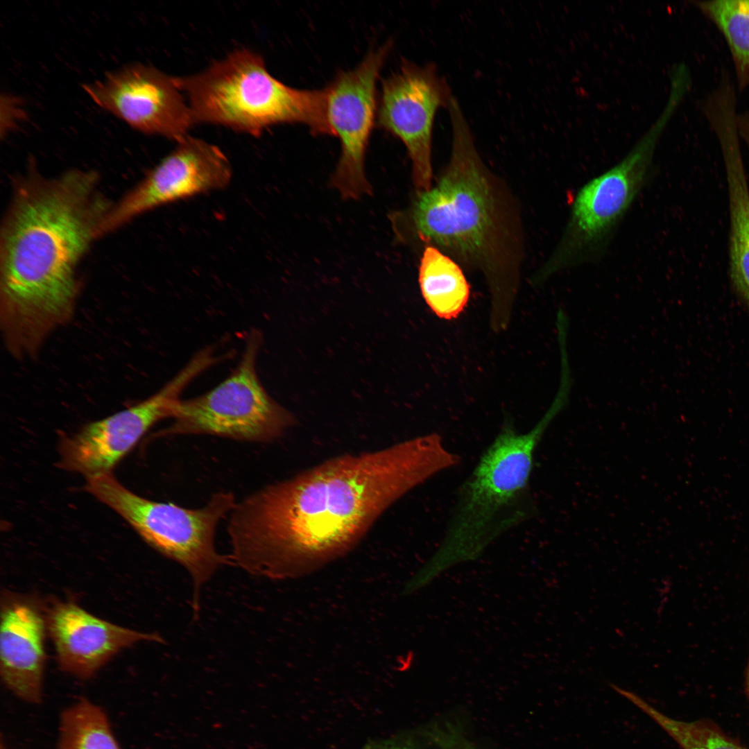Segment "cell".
I'll return each mask as SVG.
<instances>
[{
  "label": "cell",
  "mask_w": 749,
  "mask_h": 749,
  "mask_svg": "<svg viewBox=\"0 0 749 749\" xmlns=\"http://www.w3.org/2000/svg\"><path fill=\"white\" fill-rule=\"evenodd\" d=\"M437 433L335 456L236 503L230 513L233 565L286 579L350 551L406 493L456 465Z\"/></svg>",
  "instance_id": "6da1fadb"
},
{
  "label": "cell",
  "mask_w": 749,
  "mask_h": 749,
  "mask_svg": "<svg viewBox=\"0 0 749 749\" xmlns=\"http://www.w3.org/2000/svg\"><path fill=\"white\" fill-rule=\"evenodd\" d=\"M112 205L88 170H32L15 182L1 228L0 320L16 358L34 355L71 318L78 266Z\"/></svg>",
  "instance_id": "7a4b0ae2"
},
{
  "label": "cell",
  "mask_w": 749,
  "mask_h": 749,
  "mask_svg": "<svg viewBox=\"0 0 749 749\" xmlns=\"http://www.w3.org/2000/svg\"><path fill=\"white\" fill-rule=\"evenodd\" d=\"M448 109L452 127L449 161L438 182L417 193L411 221L427 246L482 272L492 294V321L505 324L518 284V229L455 98Z\"/></svg>",
  "instance_id": "3957f363"
},
{
  "label": "cell",
  "mask_w": 749,
  "mask_h": 749,
  "mask_svg": "<svg viewBox=\"0 0 749 749\" xmlns=\"http://www.w3.org/2000/svg\"><path fill=\"white\" fill-rule=\"evenodd\" d=\"M564 410L553 401L526 433L502 427L462 485L444 537L417 577L426 585L459 563L478 559L499 537L531 517L534 454L549 425Z\"/></svg>",
  "instance_id": "277c9868"
},
{
  "label": "cell",
  "mask_w": 749,
  "mask_h": 749,
  "mask_svg": "<svg viewBox=\"0 0 749 749\" xmlns=\"http://www.w3.org/2000/svg\"><path fill=\"white\" fill-rule=\"evenodd\" d=\"M174 79L189 99L194 123L223 125L255 137L273 125L302 123L315 135H332L326 88L286 85L252 51L235 50L203 71Z\"/></svg>",
  "instance_id": "5b68a950"
},
{
  "label": "cell",
  "mask_w": 749,
  "mask_h": 749,
  "mask_svg": "<svg viewBox=\"0 0 749 749\" xmlns=\"http://www.w3.org/2000/svg\"><path fill=\"white\" fill-rule=\"evenodd\" d=\"M85 489L120 515L153 548L179 563L193 582L192 607L199 610L203 585L223 565L232 564L219 553L214 537L219 522L236 504L231 492L213 494L200 508L143 498L123 487L111 472L87 478Z\"/></svg>",
  "instance_id": "8992f818"
},
{
  "label": "cell",
  "mask_w": 749,
  "mask_h": 749,
  "mask_svg": "<svg viewBox=\"0 0 749 749\" xmlns=\"http://www.w3.org/2000/svg\"><path fill=\"white\" fill-rule=\"evenodd\" d=\"M674 112L673 107L665 106L650 129L619 162L578 190L561 239L537 273V281L594 261L604 254L649 178L659 138Z\"/></svg>",
  "instance_id": "52a82bcc"
},
{
  "label": "cell",
  "mask_w": 749,
  "mask_h": 749,
  "mask_svg": "<svg viewBox=\"0 0 749 749\" xmlns=\"http://www.w3.org/2000/svg\"><path fill=\"white\" fill-rule=\"evenodd\" d=\"M261 343V332L252 329L232 372L208 392L180 399L174 406L171 424L160 436L205 434L257 442L282 436L295 420L270 396L258 377Z\"/></svg>",
  "instance_id": "ba28073f"
},
{
  "label": "cell",
  "mask_w": 749,
  "mask_h": 749,
  "mask_svg": "<svg viewBox=\"0 0 749 749\" xmlns=\"http://www.w3.org/2000/svg\"><path fill=\"white\" fill-rule=\"evenodd\" d=\"M212 351H198L157 393L148 398L62 438L60 466L89 477L110 470L157 422L171 418L185 388L200 374L216 365Z\"/></svg>",
  "instance_id": "9c48e42d"
},
{
  "label": "cell",
  "mask_w": 749,
  "mask_h": 749,
  "mask_svg": "<svg viewBox=\"0 0 749 749\" xmlns=\"http://www.w3.org/2000/svg\"><path fill=\"white\" fill-rule=\"evenodd\" d=\"M391 41L370 51L354 69L341 71L325 88L327 121L341 144L332 184L345 199L371 193L365 157L377 117V83Z\"/></svg>",
  "instance_id": "30bf717a"
},
{
  "label": "cell",
  "mask_w": 749,
  "mask_h": 749,
  "mask_svg": "<svg viewBox=\"0 0 749 749\" xmlns=\"http://www.w3.org/2000/svg\"><path fill=\"white\" fill-rule=\"evenodd\" d=\"M453 96L446 79L432 63L404 60L385 78L377 101L378 126L405 146L417 192L432 186L431 144L437 111Z\"/></svg>",
  "instance_id": "8fae6325"
},
{
  "label": "cell",
  "mask_w": 749,
  "mask_h": 749,
  "mask_svg": "<svg viewBox=\"0 0 749 749\" xmlns=\"http://www.w3.org/2000/svg\"><path fill=\"white\" fill-rule=\"evenodd\" d=\"M231 164L216 145L187 136L112 207L100 227L102 236L158 207L223 189Z\"/></svg>",
  "instance_id": "7c38bea8"
},
{
  "label": "cell",
  "mask_w": 749,
  "mask_h": 749,
  "mask_svg": "<svg viewBox=\"0 0 749 749\" xmlns=\"http://www.w3.org/2000/svg\"><path fill=\"white\" fill-rule=\"evenodd\" d=\"M83 89L101 108L144 133L178 143L194 124L174 77L153 67L130 64Z\"/></svg>",
  "instance_id": "4fadbf2b"
},
{
  "label": "cell",
  "mask_w": 749,
  "mask_h": 749,
  "mask_svg": "<svg viewBox=\"0 0 749 749\" xmlns=\"http://www.w3.org/2000/svg\"><path fill=\"white\" fill-rule=\"evenodd\" d=\"M46 621L60 669L80 679L93 677L126 647L143 641L163 640L156 633L136 631L99 619L71 602H54Z\"/></svg>",
  "instance_id": "5bb4252c"
},
{
  "label": "cell",
  "mask_w": 749,
  "mask_h": 749,
  "mask_svg": "<svg viewBox=\"0 0 749 749\" xmlns=\"http://www.w3.org/2000/svg\"><path fill=\"white\" fill-rule=\"evenodd\" d=\"M46 616L33 601L10 596L2 605L0 673L6 687L23 701L43 699Z\"/></svg>",
  "instance_id": "9a60e30c"
},
{
  "label": "cell",
  "mask_w": 749,
  "mask_h": 749,
  "mask_svg": "<svg viewBox=\"0 0 749 749\" xmlns=\"http://www.w3.org/2000/svg\"><path fill=\"white\" fill-rule=\"evenodd\" d=\"M721 151L728 198V273L734 292L749 305V186L741 146L730 142Z\"/></svg>",
  "instance_id": "2e32d148"
},
{
  "label": "cell",
  "mask_w": 749,
  "mask_h": 749,
  "mask_svg": "<svg viewBox=\"0 0 749 749\" xmlns=\"http://www.w3.org/2000/svg\"><path fill=\"white\" fill-rule=\"evenodd\" d=\"M419 284L430 309L440 318L459 316L470 296V286L459 266L434 246H427L419 266Z\"/></svg>",
  "instance_id": "e0dca14e"
},
{
  "label": "cell",
  "mask_w": 749,
  "mask_h": 749,
  "mask_svg": "<svg viewBox=\"0 0 749 749\" xmlns=\"http://www.w3.org/2000/svg\"><path fill=\"white\" fill-rule=\"evenodd\" d=\"M720 31L729 49L736 87L749 92V0L691 1Z\"/></svg>",
  "instance_id": "ac0fdd59"
},
{
  "label": "cell",
  "mask_w": 749,
  "mask_h": 749,
  "mask_svg": "<svg viewBox=\"0 0 749 749\" xmlns=\"http://www.w3.org/2000/svg\"><path fill=\"white\" fill-rule=\"evenodd\" d=\"M57 749H121L105 711L82 698L62 711Z\"/></svg>",
  "instance_id": "d6986e66"
},
{
  "label": "cell",
  "mask_w": 749,
  "mask_h": 749,
  "mask_svg": "<svg viewBox=\"0 0 749 749\" xmlns=\"http://www.w3.org/2000/svg\"><path fill=\"white\" fill-rule=\"evenodd\" d=\"M610 686L650 716L682 749H747L709 719L693 721L675 720L660 712L634 692L612 683Z\"/></svg>",
  "instance_id": "ffe728a7"
},
{
  "label": "cell",
  "mask_w": 749,
  "mask_h": 749,
  "mask_svg": "<svg viewBox=\"0 0 749 749\" xmlns=\"http://www.w3.org/2000/svg\"><path fill=\"white\" fill-rule=\"evenodd\" d=\"M363 749H475L454 727L431 726L418 733H407L371 740Z\"/></svg>",
  "instance_id": "44dd1931"
},
{
  "label": "cell",
  "mask_w": 749,
  "mask_h": 749,
  "mask_svg": "<svg viewBox=\"0 0 749 749\" xmlns=\"http://www.w3.org/2000/svg\"><path fill=\"white\" fill-rule=\"evenodd\" d=\"M737 123L741 141L749 152V112H739Z\"/></svg>",
  "instance_id": "7402d4cb"
},
{
  "label": "cell",
  "mask_w": 749,
  "mask_h": 749,
  "mask_svg": "<svg viewBox=\"0 0 749 749\" xmlns=\"http://www.w3.org/2000/svg\"><path fill=\"white\" fill-rule=\"evenodd\" d=\"M744 687L746 694L749 699V655L744 671Z\"/></svg>",
  "instance_id": "603a6c76"
},
{
  "label": "cell",
  "mask_w": 749,
  "mask_h": 749,
  "mask_svg": "<svg viewBox=\"0 0 749 749\" xmlns=\"http://www.w3.org/2000/svg\"><path fill=\"white\" fill-rule=\"evenodd\" d=\"M0 749H8L6 748V746H4V744H3V743L2 741L1 742V748H0Z\"/></svg>",
  "instance_id": "cb8c5ba5"
}]
</instances>
